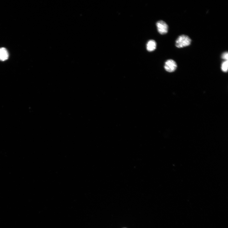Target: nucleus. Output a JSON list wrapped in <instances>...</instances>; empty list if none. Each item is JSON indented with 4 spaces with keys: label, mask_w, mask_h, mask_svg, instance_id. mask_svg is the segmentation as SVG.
<instances>
[{
    "label": "nucleus",
    "mask_w": 228,
    "mask_h": 228,
    "mask_svg": "<svg viewBox=\"0 0 228 228\" xmlns=\"http://www.w3.org/2000/svg\"><path fill=\"white\" fill-rule=\"evenodd\" d=\"M8 58L9 54L7 49L4 48H0V60L5 61Z\"/></svg>",
    "instance_id": "obj_4"
},
{
    "label": "nucleus",
    "mask_w": 228,
    "mask_h": 228,
    "mask_svg": "<svg viewBox=\"0 0 228 228\" xmlns=\"http://www.w3.org/2000/svg\"><path fill=\"white\" fill-rule=\"evenodd\" d=\"M222 59L225 60V61H228V53L227 52H225L223 53L222 56Z\"/></svg>",
    "instance_id": "obj_7"
},
{
    "label": "nucleus",
    "mask_w": 228,
    "mask_h": 228,
    "mask_svg": "<svg viewBox=\"0 0 228 228\" xmlns=\"http://www.w3.org/2000/svg\"><path fill=\"white\" fill-rule=\"evenodd\" d=\"M222 71L226 72L228 71V61H225L222 63L221 66Z\"/></svg>",
    "instance_id": "obj_6"
},
{
    "label": "nucleus",
    "mask_w": 228,
    "mask_h": 228,
    "mask_svg": "<svg viewBox=\"0 0 228 228\" xmlns=\"http://www.w3.org/2000/svg\"><path fill=\"white\" fill-rule=\"evenodd\" d=\"M164 67L165 70L167 71L172 72L176 70L177 65L175 61L172 59H169L166 62Z\"/></svg>",
    "instance_id": "obj_3"
},
{
    "label": "nucleus",
    "mask_w": 228,
    "mask_h": 228,
    "mask_svg": "<svg viewBox=\"0 0 228 228\" xmlns=\"http://www.w3.org/2000/svg\"><path fill=\"white\" fill-rule=\"evenodd\" d=\"M156 46V43L154 40H150L147 44V49L149 51H152L155 49Z\"/></svg>",
    "instance_id": "obj_5"
},
{
    "label": "nucleus",
    "mask_w": 228,
    "mask_h": 228,
    "mask_svg": "<svg viewBox=\"0 0 228 228\" xmlns=\"http://www.w3.org/2000/svg\"><path fill=\"white\" fill-rule=\"evenodd\" d=\"M191 42V40L188 36L183 35L179 36L176 40V46L178 48H183L190 45Z\"/></svg>",
    "instance_id": "obj_1"
},
{
    "label": "nucleus",
    "mask_w": 228,
    "mask_h": 228,
    "mask_svg": "<svg viewBox=\"0 0 228 228\" xmlns=\"http://www.w3.org/2000/svg\"><path fill=\"white\" fill-rule=\"evenodd\" d=\"M157 29L159 33L162 35H164L168 32V26L167 24L162 20L158 21L157 24Z\"/></svg>",
    "instance_id": "obj_2"
}]
</instances>
